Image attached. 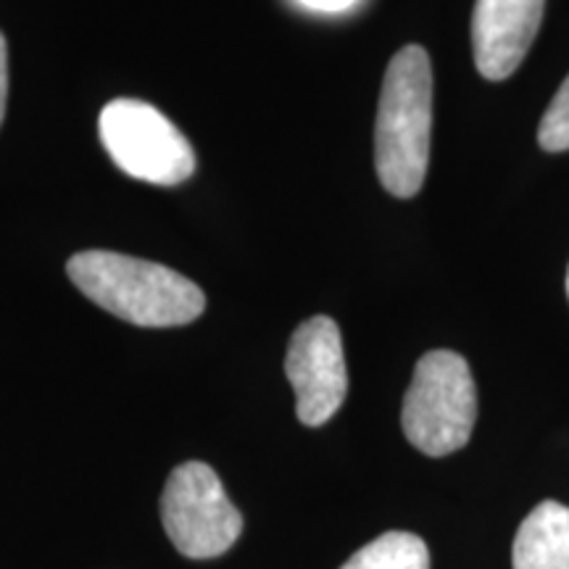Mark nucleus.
Returning <instances> with one entry per match:
<instances>
[{
  "label": "nucleus",
  "instance_id": "0eeeda50",
  "mask_svg": "<svg viewBox=\"0 0 569 569\" xmlns=\"http://www.w3.org/2000/svg\"><path fill=\"white\" fill-rule=\"evenodd\" d=\"M546 0H478L472 13L475 67L486 80L501 82L528 56L543 21Z\"/></svg>",
  "mask_w": 569,
  "mask_h": 569
},
{
  "label": "nucleus",
  "instance_id": "f8f14e48",
  "mask_svg": "<svg viewBox=\"0 0 569 569\" xmlns=\"http://www.w3.org/2000/svg\"><path fill=\"white\" fill-rule=\"evenodd\" d=\"M298 3L306 6L311 11H322V13H340L348 11L356 0H298Z\"/></svg>",
  "mask_w": 569,
  "mask_h": 569
},
{
  "label": "nucleus",
  "instance_id": "6e6552de",
  "mask_svg": "<svg viewBox=\"0 0 569 569\" xmlns=\"http://www.w3.org/2000/svg\"><path fill=\"white\" fill-rule=\"evenodd\" d=\"M515 569H569V509L559 501H543L519 525Z\"/></svg>",
  "mask_w": 569,
  "mask_h": 569
},
{
  "label": "nucleus",
  "instance_id": "20e7f679",
  "mask_svg": "<svg viewBox=\"0 0 569 569\" xmlns=\"http://www.w3.org/2000/svg\"><path fill=\"white\" fill-rule=\"evenodd\" d=\"M98 130L111 161L134 180L172 188L196 172L193 146L151 103L117 98L101 111Z\"/></svg>",
  "mask_w": 569,
  "mask_h": 569
},
{
  "label": "nucleus",
  "instance_id": "ddd939ff",
  "mask_svg": "<svg viewBox=\"0 0 569 569\" xmlns=\"http://www.w3.org/2000/svg\"><path fill=\"white\" fill-rule=\"evenodd\" d=\"M567 296H569V269H567Z\"/></svg>",
  "mask_w": 569,
  "mask_h": 569
},
{
  "label": "nucleus",
  "instance_id": "1a4fd4ad",
  "mask_svg": "<svg viewBox=\"0 0 569 569\" xmlns=\"http://www.w3.org/2000/svg\"><path fill=\"white\" fill-rule=\"evenodd\" d=\"M340 569H430V551L415 532H386L359 549Z\"/></svg>",
  "mask_w": 569,
  "mask_h": 569
},
{
  "label": "nucleus",
  "instance_id": "9d476101",
  "mask_svg": "<svg viewBox=\"0 0 569 569\" xmlns=\"http://www.w3.org/2000/svg\"><path fill=\"white\" fill-rule=\"evenodd\" d=\"M538 142L543 151L561 153L569 151V77L553 96L549 109L538 127Z\"/></svg>",
  "mask_w": 569,
  "mask_h": 569
},
{
  "label": "nucleus",
  "instance_id": "f03ea898",
  "mask_svg": "<svg viewBox=\"0 0 569 569\" xmlns=\"http://www.w3.org/2000/svg\"><path fill=\"white\" fill-rule=\"evenodd\" d=\"M432 67L425 48H401L386 69L375 124V169L396 198L422 190L430 163Z\"/></svg>",
  "mask_w": 569,
  "mask_h": 569
},
{
  "label": "nucleus",
  "instance_id": "f257e3e1",
  "mask_svg": "<svg viewBox=\"0 0 569 569\" xmlns=\"http://www.w3.org/2000/svg\"><path fill=\"white\" fill-rule=\"evenodd\" d=\"M77 290L138 327H180L206 311V296L174 269L113 251H82L67 264Z\"/></svg>",
  "mask_w": 569,
  "mask_h": 569
},
{
  "label": "nucleus",
  "instance_id": "7ed1b4c3",
  "mask_svg": "<svg viewBox=\"0 0 569 569\" xmlns=\"http://www.w3.org/2000/svg\"><path fill=\"white\" fill-rule=\"evenodd\" d=\"M478 419V388L465 356L430 351L417 361L403 398L407 440L425 457H448L469 443Z\"/></svg>",
  "mask_w": 569,
  "mask_h": 569
},
{
  "label": "nucleus",
  "instance_id": "39448f33",
  "mask_svg": "<svg viewBox=\"0 0 569 569\" xmlns=\"http://www.w3.org/2000/svg\"><path fill=\"white\" fill-rule=\"evenodd\" d=\"M161 522L174 549L188 559L222 557L243 532V515L203 461L172 469L161 493Z\"/></svg>",
  "mask_w": 569,
  "mask_h": 569
},
{
  "label": "nucleus",
  "instance_id": "9b49d317",
  "mask_svg": "<svg viewBox=\"0 0 569 569\" xmlns=\"http://www.w3.org/2000/svg\"><path fill=\"white\" fill-rule=\"evenodd\" d=\"M6 103H9V46L0 32V124L6 119Z\"/></svg>",
  "mask_w": 569,
  "mask_h": 569
},
{
  "label": "nucleus",
  "instance_id": "423d86ee",
  "mask_svg": "<svg viewBox=\"0 0 569 569\" xmlns=\"http://www.w3.org/2000/svg\"><path fill=\"white\" fill-rule=\"evenodd\" d=\"M284 375L296 390V415L306 427H322L338 415L348 393L340 327L330 317L298 325L284 353Z\"/></svg>",
  "mask_w": 569,
  "mask_h": 569
}]
</instances>
